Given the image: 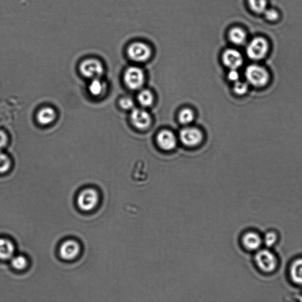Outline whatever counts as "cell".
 Wrapping results in <instances>:
<instances>
[{
  "label": "cell",
  "mask_w": 302,
  "mask_h": 302,
  "mask_svg": "<svg viewBox=\"0 0 302 302\" xmlns=\"http://www.w3.org/2000/svg\"><path fill=\"white\" fill-rule=\"evenodd\" d=\"M245 74L248 82L258 88L265 86L269 80V74L267 70L259 65L249 66L247 67Z\"/></svg>",
  "instance_id": "obj_1"
},
{
  "label": "cell",
  "mask_w": 302,
  "mask_h": 302,
  "mask_svg": "<svg viewBox=\"0 0 302 302\" xmlns=\"http://www.w3.org/2000/svg\"><path fill=\"white\" fill-rule=\"evenodd\" d=\"M79 69L83 76L92 79L100 78L104 71L101 62L94 58L83 61L80 65Z\"/></svg>",
  "instance_id": "obj_2"
},
{
  "label": "cell",
  "mask_w": 302,
  "mask_h": 302,
  "mask_svg": "<svg viewBox=\"0 0 302 302\" xmlns=\"http://www.w3.org/2000/svg\"><path fill=\"white\" fill-rule=\"evenodd\" d=\"M99 202V194L94 188H86L77 197V203L80 210L90 211L97 207Z\"/></svg>",
  "instance_id": "obj_3"
},
{
  "label": "cell",
  "mask_w": 302,
  "mask_h": 302,
  "mask_svg": "<svg viewBox=\"0 0 302 302\" xmlns=\"http://www.w3.org/2000/svg\"><path fill=\"white\" fill-rule=\"evenodd\" d=\"M268 51V41L262 37H256L248 45L246 53L248 57L254 61L265 58Z\"/></svg>",
  "instance_id": "obj_4"
},
{
  "label": "cell",
  "mask_w": 302,
  "mask_h": 302,
  "mask_svg": "<svg viewBox=\"0 0 302 302\" xmlns=\"http://www.w3.org/2000/svg\"><path fill=\"white\" fill-rule=\"evenodd\" d=\"M125 84L132 90L139 89L145 82V74L141 68L130 67L125 71L124 74Z\"/></svg>",
  "instance_id": "obj_5"
},
{
  "label": "cell",
  "mask_w": 302,
  "mask_h": 302,
  "mask_svg": "<svg viewBox=\"0 0 302 302\" xmlns=\"http://www.w3.org/2000/svg\"><path fill=\"white\" fill-rule=\"evenodd\" d=\"M151 49L148 45L141 42L134 43L128 49V55L131 59L137 62H144L150 58Z\"/></svg>",
  "instance_id": "obj_6"
},
{
  "label": "cell",
  "mask_w": 302,
  "mask_h": 302,
  "mask_svg": "<svg viewBox=\"0 0 302 302\" xmlns=\"http://www.w3.org/2000/svg\"><path fill=\"white\" fill-rule=\"evenodd\" d=\"M256 262L258 267L265 272H271L276 268L277 260L273 253L267 250L260 251L257 254Z\"/></svg>",
  "instance_id": "obj_7"
},
{
  "label": "cell",
  "mask_w": 302,
  "mask_h": 302,
  "mask_svg": "<svg viewBox=\"0 0 302 302\" xmlns=\"http://www.w3.org/2000/svg\"><path fill=\"white\" fill-rule=\"evenodd\" d=\"M179 139L185 145L194 146L201 142L202 134L201 131L196 128H185L179 133Z\"/></svg>",
  "instance_id": "obj_8"
},
{
  "label": "cell",
  "mask_w": 302,
  "mask_h": 302,
  "mask_svg": "<svg viewBox=\"0 0 302 302\" xmlns=\"http://www.w3.org/2000/svg\"><path fill=\"white\" fill-rule=\"evenodd\" d=\"M131 119L134 126L141 130L146 129L151 124L150 115L142 109H134L131 113Z\"/></svg>",
  "instance_id": "obj_9"
},
{
  "label": "cell",
  "mask_w": 302,
  "mask_h": 302,
  "mask_svg": "<svg viewBox=\"0 0 302 302\" xmlns=\"http://www.w3.org/2000/svg\"><path fill=\"white\" fill-rule=\"evenodd\" d=\"M80 250V245L76 241L67 240L60 247V256L65 260H72L79 255Z\"/></svg>",
  "instance_id": "obj_10"
},
{
  "label": "cell",
  "mask_w": 302,
  "mask_h": 302,
  "mask_svg": "<svg viewBox=\"0 0 302 302\" xmlns=\"http://www.w3.org/2000/svg\"><path fill=\"white\" fill-rule=\"evenodd\" d=\"M223 61L226 67L230 69H237L243 63L241 53L235 49H227L224 52Z\"/></svg>",
  "instance_id": "obj_11"
},
{
  "label": "cell",
  "mask_w": 302,
  "mask_h": 302,
  "mask_svg": "<svg viewBox=\"0 0 302 302\" xmlns=\"http://www.w3.org/2000/svg\"><path fill=\"white\" fill-rule=\"evenodd\" d=\"M157 142L161 148L166 151H171L176 146V137L171 131L164 130L158 134Z\"/></svg>",
  "instance_id": "obj_12"
},
{
  "label": "cell",
  "mask_w": 302,
  "mask_h": 302,
  "mask_svg": "<svg viewBox=\"0 0 302 302\" xmlns=\"http://www.w3.org/2000/svg\"><path fill=\"white\" fill-rule=\"evenodd\" d=\"M242 242L244 247L250 250L258 249L262 244L261 238L253 232L246 233L242 238Z\"/></svg>",
  "instance_id": "obj_13"
},
{
  "label": "cell",
  "mask_w": 302,
  "mask_h": 302,
  "mask_svg": "<svg viewBox=\"0 0 302 302\" xmlns=\"http://www.w3.org/2000/svg\"><path fill=\"white\" fill-rule=\"evenodd\" d=\"M14 245L8 239L0 238V259L7 260L13 258Z\"/></svg>",
  "instance_id": "obj_14"
},
{
  "label": "cell",
  "mask_w": 302,
  "mask_h": 302,
  "mask_svg": "<svg viewBox=\"0 0 302 302\" xmlns=\"http://www.w3.org/2000/svg\"><path fill=\"white\" fill-rule=\"evenodd\" d=\"M56 113L52 107H46L41 109L37 115L38 122L43 125L52 124L55 120Z\"/></svg>",
  "instance_id": "obj_15"
},
{
  "label": "cell",
  "mask_w": 302,
  "mask_h": 302,
  "mask_svg": "<svg viewBox=\"0 0 302 302\" xmlns=\"http://www.w3.org/2000/svg\"><path fill=\"white\" fill-rule=\"evenodd\" d=\"M229 38L233 43L241 45L246 40L247 35L243 29L239 28H233L229 33Z\"/></svg>",
  "instance_id": "obj_16"
},
{
  "label": "cell",
  "mask_w": 302,
  "mask_h": 302,
  "mask_svg": "<svg viewBox=\"0 0 302 302\" xmlns=\"http://www.w3.org/2000/svg\"><path fill=\"white\" fill-rule=\"evenodd\" d=\"M90 93L95 97H101L106 91V85L100 78L92 79L89 86Z\"/></svg>",
  "instance_id": "obj_17"
},
{
  "label": "cell",
  "mask_w": 302,
  "mask_h": 302,
  "mask_svg": "<svg viewBox=\"0 0 302 302\" xmlns=\"http://www.w3.org/2000/svg\"><path fill=\"white\" fill-rule=\"evenodd\" d=\"M291 273L292 280L302 285V259L295 260L293 263Z\"/></svg>",
  "instance_id": "obj_18"
},
{
  "label": "cell",
  "mask_w": 302,
  "mask_h": 302,
  "mask_svg": "<svg viewBox=\"0 0 302 302\" xmlns=\"http://www.w3.org/2000/svg\"><path fill=\"white\" fill-rule=\"evenodd\" d=\"M137 100L143 107H149L153 104L154 99L152 93L148 90H143L137 97Z\"/></svg>",
  "instance_id": "obj_19"
},
{
  "label": "cell",
  "mask_w": 302,
  "mask_h": 302,
  "mask_svg": "<svg viewBox=\"0 0 302 302\" xmlns=\"http://www.w3.org/2000/svg\"><path fill=\"white\" fill-rule=\"evenodd\" d=\"M249 3L251 9L257 13H264L267 9V0H249Z\"/></svg>",
  "instance_id": "obj_20"
},
{
  "label": "cell",
  "mask_w": 302,
  "mask_h": 302,
  "mask_svg": "<svg viewBox=\"0 0 302 302\" xmlns=\"http://www.w3.org/2000/svg\"><path fill=\"white\" fill-rule=\"evenodd\" d=\"M178 119L180 123L184 125L190 124L194 119V114L192 110L184 109L179 113Z\"/></svg>",
  "instance_id": "obj_21"
},
{
  "label": "cell",
  "mask_w": 302,
  "mask_h": 302,
  "mask_svg": "<svg viewBox=\"0 0 302 302\" xmlns=\"http://www.w3.org/2000/svg\"><path fill=\"white\" fill-rule=\"evenodd\" d=\"M11 265L13 268L18 270H24L28 266V260L25 256H16L11 258Z\"/></svg>",
  "instance_id": "obj_22"
},
{
  "label": "cell",
  "mask_w": 302,
  "mask_h": 302,
  "mask_svg": "<svg viewBox=\"0 0 302 302\" xmlns=\"http://www.w3.org/2000/svg\"><path fill=\"white\" fill-rule=\"evenodd\" d=\"M11 167L10 158L7 155L0 151V173H4L8 172Z\"/></svg>",
  "instance_id": "obj_23"
},
{
  "label": "cell",
  "mask_w": 302,
  "mask_h": 302,
  "mask_svg": "<svg viewBox=\"0 0 302 302\" xmlns=\"http://www.w3.org/2000/svg\"><path fill=\"white\" fill-rule=\"evenodd\" d=\"M119 104L122 109L125 110H130L133 109L134 106V102L131 98L128 97H125L122 98Z\"/></svg>",
  "instance_id": "obj_24"
},
{
  "label": "cell",
  "mask_w": 302,
  "mask_h": 302,
  "mask_svg": "<svg viewBox=\"0 0 302 302\" xmlns=\"http://www.w3.org/2000/svg\"><path fill=\"white\" fill-rule=\"evenodd\" d=\"M248 86L246 83L237 81L234 86V91L237 95H243L247 91Z\"/></svg>",
  "instance_id": "obj_25"
},
{
  "label": "cell",
  "mask_w": 302,
  "mask_h": 302,
  "mask_svg": "<svg viewBox=\"0 0 302 302\" xmlns=\"http://www.w3.org/2000/svg\"><path fill=\"white\" fill-rule=\"evenodd\" d=\"M277 235L273 232L268 233L265 237V243L268 247H271L276 243Z\"/></svg>",
  "instance_id": "obj_26"
},
{
  "label": "cell",
  "mask_w": 302,
  "mask_h": 302,
  "mask_svg": "<svg viewBox=\"0 0 302 302\" xmlns=\"http://www.w3.org/2000/svg\"><path fill=\"white\" fill-rule=\"evenodd\" d=\"M265 16L269 21H275L279 17V14L273 9H266L264 12Z\"/></svg>",
  "instance_id": "obj_27"
},
{
  "label": "cell",
  "mask_w": 302,
  "mask_h": 302,
  "mask_svg": "<svg viewBox=\"0 0 302 302\" xmlns=\"http://www.w3.org/2000/svg\"><path fill=\"white\" fill-rule=\"evenodd\" d=\"M8 143V136L4 131H0V149L4 148Z\"/></svg>",
  "instance_id": "obj_28"
},
{
  "label": "cell",
  "mask_w": 302,
  "mask_h": 302,
  "mask_svg": "<svg viewBox=\"0 0 302 302\" xmlns=\"http://www.w3.org/2000/svg\"><path fill=\"white\" fill-rule=\"evenodd\" d=\"M228 78L230 81L237 82L239 78V74L236 70L231 69L228 74Z\"/></svg>",
  "instance_id": "obj_29"
},
{
  "label": "cell",
  "mask_w": 302,
  "mask_h": 302,
  "mask_svg": "<svg viewBox=\"0 0 302 302\" xmlns=\"http://www.w3.org/2000/svg\"></svg>",
  "instance_id": "obj_30"
}]
</instances>
